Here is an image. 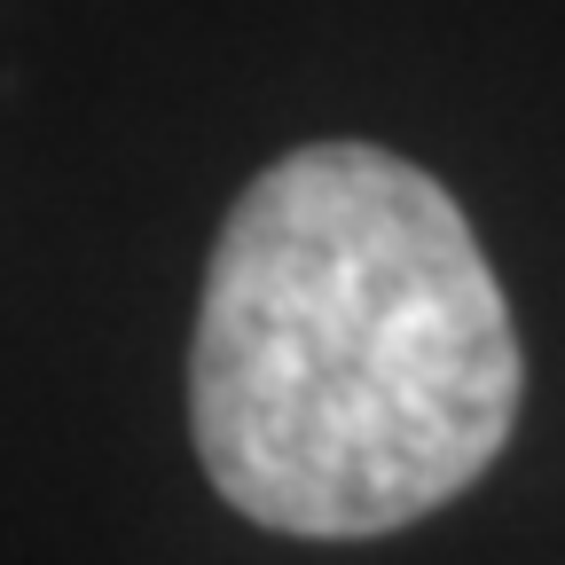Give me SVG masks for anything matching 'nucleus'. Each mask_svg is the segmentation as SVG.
I'll return each instance as SVG.
<instances>
[{
  "instance_id": "f257e3e1",
  "label": "nucleus",
  "mask_w": 565,
  "mask_h": 565,
  "mask_svg": "<svg viewBox=\"0 0 565 565\" xmlns=\"http://www.w3.org/2000/svg\"><path fill=\"white\" fill-rule=\"evenodd\" d=\"M519 385L503 282L424 166L307 141L221 221L189 433L244 519L307 542L393 534L503 456Z\"/></svg>"
}]
</instances>
